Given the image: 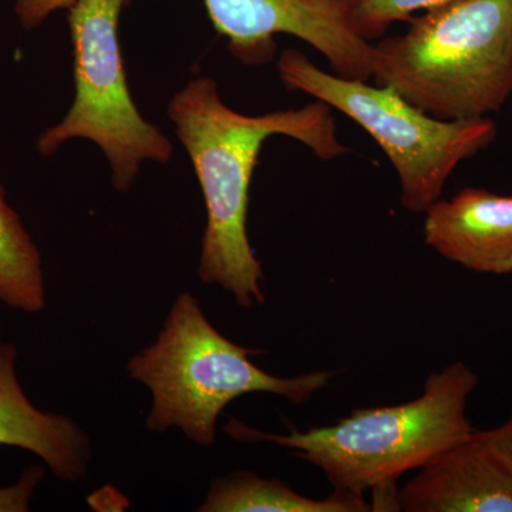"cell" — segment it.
Returning a JSON list of instances; mask_svg holds the SVG:
<instances>
[{
	"mask_svg": "<svg viewBox=\"0 0 512 512\" xmlns=\"http://www.w3.org/2000/svg\"><path fill=\"white\" fill-rule=\"evenodd\" d=\"M259 350L244 348L222 335L190 292L177 296L153 345L127 363L131 379L153 396L148 430L171 427L200 447L217 440L222 410L237 397L269 393L289 402H309L325 389L335 372L320 370L296 377L269 375L252 362Z\"/></svg>",
	"mask_w": 512,
	"mask_h": 512,
	"instance_id": "obj_4",
	"label": "cell"
},
{
	"mask_svg": "<svg viewBox=\"0 0 512 512\" xmlns=\"http://www.w3.org/2000/svg\"><path fill=\"white\" fill-rule=\"evenodd\" d=\"M77 0H15V13L23 28L33 29L42 25L53 12L70 9Z\"/></svg>",
	"mask_w": 512,
	"mask_h": 512,
	"instance_id": "obj_15",
	"label": "cell"
},
{
	"mask_svg": "<svg viewBox=\"0 0 512 512\" xmlns=\"http://www.w3.org/2000/svg\"><path fill=\"white\" fill-rule=\"evenodd\" d=\"M16 359L15 346L0 342V446L35 454L59 480H83L92 461L90 437L70 417L42 412L30 402Z\"/></svg>",
	"mask_w": 512,
	"mask_h": 512,
	"instance_id": "obj_10",
	"label": "cell"
},
{
	"mask_svg": "<svg viewBox=\"0 0 512 512\" xmlns=\"http://www.w3.org/2000/svg\"><path fill=\"white\" fill-rule=\"evenodd\" d=\"M276 67L286 87L328 104L372 136L396 170L403 207L414 214H426L458 165L497 137V124L490 117L437 119L392 87L325 72L299 50H284Z\"/></svg>",
	"mask_w": 512,
	"mask_h": 512,
	"instance_id": "obj_5",
	"label": "cell"
},
{
	"mask_svg": "<svg viewBox=\"0 0 512 512\" xmlns=\"http://www.w3.org/2000/svg\"><path fill=\"white\" fill-rule=\"evenodd\" d=\"M212 25L241 62L262 64L275 55V36L291 35L328 59L349 80L372 79L375 45L350 25L349 0H204Z\"/></svg>",
	"mask_w": 512,
	"mask_h": 512,
	"instance_id": "obj_7",
	"label": "cell"
},
{
	"mask_svg": "<svg viewBox=\"0 0 512 512\" xmlns=\"http://www.w3.org/2000/svg\"><path fill=\"white\" fill-rule=\"evenodd\" d=\"M476 436L512 474V413L500 426L476 430Z\"/></svg>",
	"mask_w": 512,
	"mask_h": 512,
	"instance_id": "obj_16",
	"label": "cell"
},
{
	"mask_svg": "<svg viewBox=\"0 0 512 512\" xmlns=\"http://www.w3.org/2000/svg\"><path fill=\"white\" fill-rule=\"evenodd\" d=\"M200 512H369L375 511L365 495L333 490L322 500L296 493L275 478L251 471H234L211 484Z\"/></svg>",
	"mask_w": 512,
	"mask_h": 512,
	"instance_id": "obj_11",
	"label": "cell"
},
{
	"mask_svg": "<svg viewBox=\"0 0 512 512\" xmlns=\"http://www.w3.org/2000/svg\"><path fill=\"white\" fill-rule=\"evenodd\" d=\"M450 0H349L353 30L366 42L382 39L396 22H409L414 12L430 10Z\"/></svg>",
	"mask_w": 512,
	"mask_h": 512,
	"instance_id": "obj_13",
	"label": "cell"
},
{
	"mask_svg": "<svg viewBox=\"0 0 512 512\" xmlns=\"http://www.w3.org/2000/svg\"><path fill=\"white\" fill-rule=\"evenodd\" d=\"M375 45L376 84L441 120L488 117L512 94V0H450Z\"/></svg>",
	"mask_w": 512,
	"mask_h": 512,
	"instance_id": "obj_3",
	"label": "cell"
},
{
	"mask_svg": "<svg viewBox=\"0 0 512 512\" xmlns=\"http://www.w3.org/2000/svg\"><path fill=\"white\" fill-rule=\"evenodd\" d=\"M130 0H77L69 9L76 99L66 117L43 131L37 151L50 157L73 138L104 151L116 190L127 191L143 161L167 164L174 146L131 99L119 45L121 10Z\"/></svg>",
	"mask_w": 512,
	"mask_h": 512,
	"instance_id": "obj_6",
	"label": "cell"
},
{
	"mask_svg": "<svg viewBox=\"0 0 512 512\" xmlns=\"http://www.w3.org/2000/svg\"><path fill=\"white\" fill-rule=\"evenodd\" d=\"M43 477L45 470L42 467H30L22 474L18 483L0 487V512L30 511L33 495Z\"/></svg>",
	"mask_w": 512,
	"mask_h": 512,
	"instance_id": "obj_14",
	"label": "cell"
},
{
	"mask_svg": "<svg viewBox=\"0 0 512 512\" xmlns=\"http://www.w3.org/2000/svg\"><path fill=\"white\" fill-rule=\"evenodd\" d=\"M168 117L200 181L207 227L198 276L221 286L241 308L264 305V269L249 244V188L261 148L269 137L286 136L311 148L323 161L348 153L336 136L328 104L244 116L221 100L217 83L197 77L168 104Z\"/></svg>",
	"mask_w": 512,
	"mask_h": 512,
	"instance_id": "obj_1",
	"label": "cell"
},
{
	"mask_svg": "<svg viewBox=\"0 0 512 512\" xmlns=\"http://www.w3.org/2000/svg\"><path fill=\"white\" fill-rule=\"evenodd\" d=\"M0 302L26 313L46 306L42 254L0 185Z\"/></svg>",
	"mask_w": 512,
	"mask_h": 512,
	"instance_id": "obj_12",
	"label": "cell"
},
{
	"mask_svg": "<svg viewBox=\"0 0 512 512\" xmlns=\"http://www.w3.org/2000/svg\"><path fill=\"white\" fill-rule=\"evenodd\" d=\"M511 99H512V94H511Z\"/></svg>",
	"mask_w": 512,
	"mask_h": 512,
	"instance_id": "obj_18",
	"label": "cell"
},
{
	"mask_svg": "<svg viewBox=\"0 0 512 512\" xmlns=\"http://www.w3.org/2000/svg\"><path fill=\"white\" fill-rule=\"evenodd\" d=\"M0 333H2V325H0Z\"/></svg>",
	"mask_w": 512,
	"mask_h": 512,
	"instance_id": "obj_17",
	"label": "cell"
},
{
	"mask_svg": "<svg viewBox=\"0 0 512 512\" xmlns=\"http://www.w3.org/2000/svg\"><path fill=\"white\" fill-rule=\"evenodd\" d=\"M478 376L463 362L430 373L423 393L396 406L353 410L332 426L288 434L264 433L231 419L225 431L239 441H266L288 448L296 457L318 467L333 490L365 495L379 493L375 504L397 511V478L419 470L448 447L470 439L468 399Z\"/></svg>",
	"mask_w": 512,
	"mask_h": 512,
	"instance_id": "obj_2",
	"label": "cell"
},
{
	"mask_svg": "<svg viewBox=\"0 0 512 512\" xmlns=\"http://www.w3.org/2000/svg\"><path fill=\"white\" fill-rule=\"evenodd\" d=\"M396 500L407 512H512V474L474 431L419 468Z\"/></svg>",
	"mask_w": 512,
	"mask_h": 512,
	"instance_id": "obj_8",
	"label": "cell"
},
{
	"mask_svg": "<svg viewBox=\"0 0 512 512\" xmlns=\"http://www.w3.org/2000/svg\"><path fill=\"white\" fill-rule=\"evenodd\" d=\"M424 239L437 254L477 274H512V197L464 188L426 212Z\"/></svg>",
	"mask_w": 512,
	"mask_h": 512,
	"instance_id": "obj_9",
	"label": "cell"
}]
</instances>
